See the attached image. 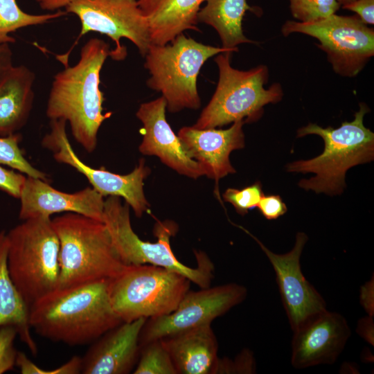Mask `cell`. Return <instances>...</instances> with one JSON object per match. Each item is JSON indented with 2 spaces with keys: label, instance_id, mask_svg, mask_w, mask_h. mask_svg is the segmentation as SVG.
I'll list each match as a JSON object with an SVG mask.
<instances>
[{
  "label": "cell",
  "instance_id": "21",
  "mask_svg": "<svg viewBox=\"0 0 374 374\" xmlns=\"http://www.w3.org/2000/svg\"><path fill=\"white\" fill-rule=\"evenodd\" d=\"M206 0H137L145 17L152 44L166 45L184 30L199 32L197 14Z\"/></svg>",
  "mask_w": 374,
  "mask_h": 374
},
{
  "label": "cell",
  "instance_id": "16",
  "mask_svg": "<svg viewBox=\"0 0 374 374\" xmlns=\"http://www.w3.org/2000/svg\"><path fill=\"white\" fill-rule=\"evenodd\" d=\"M166 109L163 96L140 105L136 114L143 124L139 151L144 155L158 157L165 165L184 176L197 179L204 175L167 122Z\"/></svg>",
  "mask_w": 374,
  "mask_h": 374
},
{
  "label": "cell",
  "instance_id": "20",
  "mask_svg": "<svg viewBox=\"0 0 374 374\" xmlns=\"http://www.w3.org/2000/svg\"><path fill=\"white\" fill-rule=\"evenodd\" d=\"M177 374H213L218 343L211 324L161 339Z\"/></svg>",
  "mask_w": 374,
  "mask_h": 374
},
{
  "label": "cell",
  "instance_id": "38",
  "mask_svg": "<svg viewBox=\"0 0 374 374\" xmlns=\"http://www.w3.org/2000/svg\"><path fill=\"white\" fill-rule=\"evenodd\" d=\"M373 317L368 315L358 321L357 332L370 344L373 345Z\"/></svg>",
  "mask_w": 374,
  "mask_h": 374
},
{
  "label": "cell",
  "instance_id": "30",
  "mask_svg": "<svg viewBox=\"0 0 374 374\" xmlns=\"http://www.w3.org/2000/svg\"><path fill=\"white\" fill-rule=\"evenodd\" d=\"M16 366L22 374H78L81 373L82 359L79 356H73L59 367L44 370L35 364L24 353L18 352Z\"/></svg>",
  "mask_w": 374,
  "mask_h": 374
},
{
  "label": "cell",
  "instance_id": "5",
  "mask_svg": "<svg viewBox=\"0 0 374 374\" xmlns=\"http://www.w3.org/2000/svg\"><path fill=\"white\" fill-rule=\"evenodd\" d=\"M103 222L122 262L127 266L149 264L161 267L186 277L200 288L211 286L214 278V265L201 251H195V267L181 263L174 254L170 238L177 231L172 221H158L153 229L156 242L141 240L134 231L130 222V206L120 197L108 196L105 199Z\"/></svg>",
  "mask_w": 374,
  "mask_h": 374
},
{
  "label": "cell",
  "instance_id": "33",
  "mask_svg": "<svg viewBox=\"0 0 374 374\" xmlns=\"http://www.w3.org/2000/svg\"><path fill=\"white\" fill-rule=\"evenodd\" d=\"M26 176L0 166V190L19 199Z\"/></svg>",
  "mask_w": 374,
  "mask_h": 374
},
{
  "label": "cell",
  "instance_id": "12",
  "mask_svg": "<svg viewBox=\"0 0 374 374\" xmlns=\"http://www.w3.org/2000/svg\"><path fill=\"white\" fill-rule=\"evenodd\" d=\"M247 295V288L235 283L188 290L173 312L146 320L139 337L140 347L155 339L211 324L215 319L241 303Z\"/></svg>",
  "mask_w": 374,
  "mask_h": 374
},
{
  "label": "cell",
  "instance_id": "36",
  "mask_svg": "<svg viewBox=\"0 0 374 374\" xmlns=\"http://www.w3.org/2000/svg\"><path fill=\"white\" fill-rule=\"evenodd\" d=\"M359 299L368 315L373 317V278L361 287Z\"/></svg>",
  "mask_w": 374,
  "mask_h": 374
},
{
  "label": "cell",
  "instance_id": "8",
  "mask_svg": "<svg viewBox=\"0 0 374 374\" xmlns=\"http://www.w3.org/2000/svg\"><path fill=\"white\" fill-rule=\"evenodd\" d=\"M237 51L238 48L203 44L184 33L166 45L152 44L144 56L150 74L148 87L161 93L169 112L197 109L201 100L197 80L202 66L215 55Z\"/></svg>",
  "mask_w": 374,
  "mask_h": 374
},
{
  "label": "cell",
  "instance_id": "23",
  "mask_svg": "<svg viewBox=\"0 0 374 374\" xmlns=\"http://www.w3.org/2000/svg\"><path fill=\"white\" fill-rule=\"evenodd\" d=\"M8 240L5 231H0V328L14 327L21 341L35 355L37 346L29 323V308L14 285L7 266Z\"/></svg>",
  "mask_w": 374,
  "mask_h": 374
},
{
  "label": "cell",
  "instance_id": "14",
  "mask_svg": "<svg viewBox=\"0 0 374 374\" xmlns=\"http://www.w3.org/2000/svg\"><path fill=\"white\" fill-rule=\"evenodd\" d=\"M251 235L258 243L273 267L283 306L292 330L327 310L323 297L306 279L301 270L300 258L308 240L305 233H297L294 247L283 254L274 253Z\"/></svg>",
  "mask_w": 374,
  "mask_h": 374
},
{
  "label": "cell",
  "instance_id": "2",
  "mask_svg": "<svg viewBox=\"0 0 374 374\" xmlns=\"http://www.w3.org/2000/svg\"><path fill=\"white\" fill-rule=\"evenodd\" d=\"M110 51L103 40L89 39L78 62L55 75L47 100V117L69 123L73 137L88 152L96 149L98 130L112 116V112L103 113L104 96L99 87L100 71Z\"/></svg>",
  "mask_w": 374,
  "mask_h": 374
},
{
  "label": "cell",
  "instance_id": "39",
  "mask_svg": "<svg viewBox=\"0 0 374 374\" xmlns=\"http://www.w3.org/2000/svg\"><path fill=\"white\" fill-rule=\"evenodd\" d=\"M42 10L53 11L66 8L77 0H35Z\"/></svg>",
  "mask_w": 374,
  "mask_h": 374
},
{
  "label": "cell",
  "instance_id": "10",
  "mask_svg": "<svg viewBox=\"0 0 374 374\" xmlns=\"http://www.w3.org/2000/svg\"><path fill=\"white\" fill-rule=\"evenodd\" d=\"M281 32L285 37L299 33L317 39L333 71L344 77L356 76L374 55V30L357 15L334 14L306 23L287 20Z\"/></svg>",
  "mask_w": 374,
  "mask_h": 374
},
{
  "label": "cell",
  "instance_id": "40",
  "mask_svg": "<svg viewBox=\"0 0 374 374\" xmlns=\"http://www.w3.org/2000/svg\"><path fill=\"white\" fill-rule=\"evenodd\" d=\"M337 1L339 2L341 6H343V5L347 4L348 3H350V2L353 1L354 0H337Z\"/></svg>",
  "mask_w": 374,
  "mask_h": 374
},
{
  "label": "cell",
  "instance_id": "18",
  "mask_svg": "<svg viewBox=\"0 0 374 374\" xmlns=\"http://www.w3.org/2000/svg\"><path fill=\"white\" fill-rule=\"evenodd\" d=\"M147 319L123 322L93 342L82 359L83 374H127L140 354L139 337Z\"/></svg>",
  "mask_w": 374,
  "mask_h": 374
},
{
  "label": "cell",
  "instance_id": "35",
  "mask_svg": "<svg viewBox=\"0 0 374 374\" xmlns=\"http://www.w3.org/2000/svg\"><path fill=\"white\" fill-rule=\"evenodd\" d=\"M341 7L356 13L366 24H374V0H354Z\"/></svg>",
  "mask_w": 374,
  "mask_h": 374
},
{
  "label": "cell",
  "instance_id": "19",
  "mask_svg": "<svg viewBox=\"0 0 374 374\" xmlns=\"http://www.w3.org/2000/svg\"><path fill=\"white\" fill-rule=\"evenodd\" d=\"M244 123L242 121H235L226 130H200L186 126L179 130L177 136L188 154L199 164L204 175L218 181L235 172L229 155L232 151L244 147Z\"/></svg>",
  "mask_w": 374,
  "mask_h": 374
},
{
  "label": "cell",
  "instance_id": "34",
  "mask_svg": "<svg viewBox=\"0 0 374 374\" xmlns=\"http://www.w3.org/2000/svg\"><path fill=\"white\" fill-rule=\"evenodd\" d=\"M260 213L269 220H276L283 215L287 211L285 204L279 195L265 194L257 206Z\"/></svg>",
  "mask_w": 374,
  "mask_h": 374
},
{
  "label": "cell",
  "instance_id": "15",
  "mask_svg": "<svg viewBox=\"0 0 374 374\" xmlns=\"http://www.w3.org/2000/svg\"><path fill=\"white\" fill-rule=\"evenodd\" d=\"M291 363L305 368L334 364L351 335L346 318L326 310L293 330Z\"/></svg>",
  "mask_w": 374,
  "mask_h": 374
},
{
  "label": "cell",
  "instance_id": "29",
  "mask_svg": "<svg viewBox=\"0 0 374 374\" xmlns=\"http://www.w3.org/2000/svg\"><path fill=\"white\" fill-rule=\"evenodd\" d=\"M263 195L262 185L258 181L242 189L227 188L222 197L225 202L234 206L240 215H244L249 210L257 207Z\"/></svg>",
  "mask_w": 374,
  "mask_h": 374
},
{
  "label": "cell",
  "instance_id": "1",
  "mask_svg": "<svg viewBox=\"0 0 374 374\" xmlns=\"http://www.w3.org/2000/svg\"><path fill=\"white\" fill-rule=\"evenodd\" d=\"M109 278L57 288L29 308V323L37 335L69 346L91 344L123 323L109 295Z\"/></svg>",
  "mask_w": 374,
  "mask_h": 374
},
{
  "label": "cell",
  "instance_id": "4",
  "mask_svg": "<svg viewBox=\"0 0 374 374\" xmlns=\"http://www.w3.org/2000/svg\"><path fill=\"white\" fill-rule=\"evenodd\" d=\"M51 222L60 242L57 288L112 278L125 267L103 222L66 213Z\"/></svg>",
  "mask_w": 374,
  "mask_h": 374
},
{
  "label": "cell",
  "instance_id": "25",
  "mask_svg": "<svg viewBox=\"0 0 374 374\" xmlns=\"http://www.w3.org/2000/svg\"><path fill=\"white\" fill-rule=\"evenodd\" d=\"M66 12L59 10L54 13L33 15L24 12L16 0H0V43H13L9 35L18 29L46 24L59 18Z\"/></svg>",
  "mask_w": 374,
  "mask_h": 374
},
{
  "label": "cell",
  "instance_id": "37",
  "mask_svg": "<svg viewBox=\"0 0 374 374\" xmlns=\"http://www.w3.org/2000/svg\"><path fill=\"white\" fill-rule=\"evenodd\" d=\"M9 44L7 42L0 43V83L14 66L12 52Z\"/></svg>",
  "mask_w": 374,
  "mask_h": 374
},
{
  "label": "cell",
  "instance_id": "22",
  "mask_svg": "<svg viewBox=\"0 0 374 374\" xmlns=\"http://www.w3.org/2000/svg\"><path fill=\"white\" fill-rule=\"evenodd\" d=\"M35 74L13 66L0 83V136L17 133L26 123L33 104Z\"/></svg>",
  "mask_w": 374,
  "mask_h": 374
},
{
  "label": "cell",
  "instance_id": "3",
  "mask_svg": "<svg viewBox=\"0 0 374 374\" xmlns=\"http://www.w3.org/2000/svg\"><path fill=\"white\" fill-rule=\"evenodd\" d=\"M369 111L366 104L360 103L354 119L343 122L338 128H323L309 123L298 130L297 137L316 134L324 141V150L321 154L287 165L288 172L315 174L310 179H301L299 182L301 188L317 193L341 194L346 187L347 170L373 160L374 134L363 123L364 116Z\"/></svg>",
  "mask_w": 374,
  "mask_h": 374
},
{
  "label": "cell",
  "instance_id": "9",
  "mask_svg": "<svg viewBox=\"0 0 374 374\" xmlns=\"http://www.w3.org/2000/svg\"><path fill=\"white\" fill-rule=\"evenodd\" d=\"M184 276L152 265L125 266L109 278L112 308L123 322L154 318L173 312L188 292Z\"/></svg>",
  "mask_w": 374,
  "mask_h": 374
},
{
  "label": "cell",
  "instance_id": "28",
  "mask_svg": "<svg viewBox=\"0 0 374 374\" xmlns=\"http://www.w3.org/2000/svg\"><path fill=\"white\" fill-rule=\"evenodd\" d=\"M292 17L300 22H312L336 14L341 8L337 0H289Z\"/></svg>",
  "mask_w": 374,
  "mask_h": 374
},
{
  "label": "cell",
  "instance_id": "6",
  "mask_svg": "<svg viewBox=\"0 0 374 374\" xmlns=\"http://www.w3.org/2000/svg\"><path fill=\"white\" fill-rule=\"evenodd\" d=\"M6 233L8 272L30 308L57 288L59 239L46 217L25 220Z\"/></svg>",
  "mask_w": 374,
  "mask_h": 374
},
{
  "label": "cell",
  "instance_id": "24",
  "mask_svg": "<svg viewBox=\"0 0 374 374\" xmlns=\"http://www.w3.org/2000/svg\"><path fill=\"white\" fill-rule=\"evenodd\" d=\"M197 14V21L212 26L218 33L222 47L238 48L244 43H257L246 37L242 20L247 10L260 14V8L248 5L247 0H206Z\"/></svg>",
  "mask_w": 374,
  "mask_h": 374
},
{
  "label": "cell",
  "instance_id": "7",
  "mask_svg": "<svg viewBox=\"0 0 374 374\" xmlns=\"http://www.w3.org/2000/svg\"><path fill=\"white\" fill-rule=\"evenodd\" d=\"M231 53H220L215 58L219 70L217 85L193 127L203 130L238 121H255L261 116L264 106L281 100L283 91L280 84L264 87L269 78L265 65L247 71L234 69L230 64Z\"/></svg>",
  "mask_w": 374,
  "mask_h": 374
},
{
  "label": "cell",
  "instance_id": "31",
  "mask_svg": "<svg viewBox=\"0 0 374 374\" xmlns=\"http://www.w3.org/2000/svg\"><path fill=\"white\" fill-rule=\"evenodd\" d=\"M253 373H256L253 355L250 350L244 349L233 360L227 357L218 358L213 374Z\"/></svg>",
  "mask_w": 374,
  "mask_h": 374
},
{
  "label": "cell",
  "instance_id": "13",
  "mask_svg": "<svg viewBox=\"0 0 374 374\" xmlns=\"http://www.w3.org/2000/svg\"><path fill=\"white\" fill-rule=\"evenodd\" d=\"M66 123L62 119L51 120V130L44 136L42 146L53 152L56 161L70 166L82 174L92 188L103 197L123 198L135 215L141 217L149 207L143 186L150 170L145 166V161L141 159L135 168L127 175L93 168L84 163L74 152L66 134Z\"/></svg>",
  "mask_w": 374,
  "mask_h": 374
},
{
  "label": "cell",
  "instance_id": "17",
  "mask_svg": "<svg viewBox=\"0 0 374 374\" xmlns=\"http://www.w3.org/2000/svg\"><path fill=\"white\" fill-rule=\"evenodd\" d=\"M19 199V216L22 220L66 212L103 222L105 199L92 187L65 193L55 189L47 181L26 176Z\"/></svg>",
  "mask_w": 374,
  "mask_h": 374
},
{
  "label": "cell",
  "instance_id": "26",
  "mask_svg": "<svg viewBox=\"0 0 374 374\" xmlns=\"http://www.w3.org/2000/svg\"><path fill=\"white\" fill-rule=\"evenodd\" d=\"M134 374H177L171 357L161 339L141 346Z\"/></svg>",
  "mask_w": 374,
  "mask_h": 374
},
{
  "label": "cell",
  "instance_id": "32",
  "mask_svg": "<svg viewBox=\"0 0 374 374\" xmlns=\"http://www.w3.org/2000/svg\"><path fill=\"white\" fill-rule=\"evenodd\" d=\"M17 330L10 326L0 328V374L13 369L18 352L14 346Z\"/></svg>",
  "mask_w": 374,
  "mask_h": 374
},
{
  "label": "cell",
  "instance_id": "27",
  "mask_svg": "<svg viewBox=\"0 0 374 374\" xmlns=\"http://www.w3.org/2000/svg\"><path fill=\"white\" fill-rule=\"evenodd\" d=\"M21 136L19 133L0 136V164L19 171L27 177L47 181L46 175L32 166L19 148Z\"/></svg>",
  "mask_w": 374,
  "mask_h": 374
},
{
  "label": "cell",
  "instance_id": "11",
  "mask_svg": "<svg viewBox=\"0 0 374 374\" xmlns=\"http://www.w3.org/2000/svg\"><path fill=\"white\" fill-rule=\"evenodd\" d=\"M65 8L66 12L75 15L80 21L79 38L96 32L114 42L109 56L114 60L127 56L121 38L130 40L143 57L152 45L148 24L137 0H77Z\"/></svg>",
  "mask_w": 374,
  "mask_h": 374
}]
</instances>
